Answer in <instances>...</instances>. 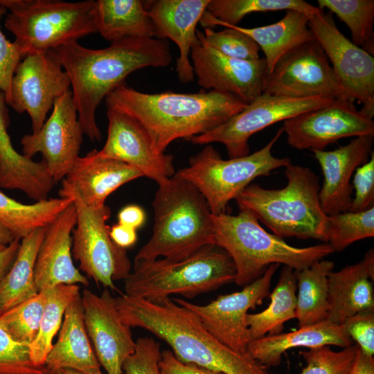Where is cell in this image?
<instances>
[{"mask_svg": "<svg viewBox=\"0 0 374 374\" xmlns=\"http://www.w3.org/2000/svg\"><path fill=\"white\" fill-rule=\"evenodd\" d=\"M145 221V213L139 205L130 204L123 207L118 214V224L134 229L140 228Z\"/></svg>", "mask_w": 374, "mask_h": 374, "instance_id": "obj_47", "label": "cell"}, {"mask_svg": "<svg viewBox=\"0 0 374 374\" xmlns=\"http://www.w3.org/2000/svg\"><path fill=\"white\" fill-rule=\"evenodd\" d=\"M328 222L327 243L334 252H340L356 241L374 236V207L330 215Z\"/></svg>", "mask_w": 374, "mask_h": 374, "instance_id": "obj_38", "label": "cell"}, {"mask_svg": "<svg viewBox=\"0 0 374 374\" xmlns=\"http://www.w3.org/2000/svg\"><path fill=\"white\" fill-rule=\"evenodd\" d=\"M319 8H327L344 22L350 30L352 42L371 46L373 37V0H318Z\"/></svg>", "mask_w": 374, "mask_h": 374, "instance_id": "obj_36", "label": "cell"}, {"mask_svg": "<svg viewBox=\"0 0 374 374\" xmlns=\"http://www.w3.org/2000/svg\"><path fill=\"white\" fill-rule=\"evenodd\" d=\"M83 134L69 89L56 100L42 127L21 138L22 154L32 159L36 154H42L55 182L62 181L80 157Z\"/></svg>", "mask_w": 374, "mask_h": 374, "instance_id": "obj_15", "label": "cell"}, {"mask_svg": "<svg viewBox=\"0 0 374 374\" xmlns=\"http://www.w3.org/2000/svg\"><path fill=\"white\" fill-rule=\"evenodd\" d=\"M72 203L71 198L60 197L26 204L0 190V222L21 240L34 229L48 226Z\"/></svg>", "mask_w": 374, "mask_h": 374, "instance_id": "obj_33", "label": "cell"}, {"mask_svg": "<svg viewBox=\"0 0 374 374\" xmlns=\"http://www.w3.org/2000/svg\"><path fill=\"white\" fill-rule=\"evenodd\" d=\"M355 196L347 211L359 212L374 207V152L367 162L354 172Z\"/></svg>", "mask_w": 374, "mask_h": 374, "instance_id": "obj_44", "label": "cell"}, {"mask_svg": "<svg viewBox=\"0 0 374 374\" xmlns=\"http://www.w3.org/2000/svg\"><path fill=\"white\" fill-rule=\"evenodd\" d=\"M251 37L265 54L268 74L276 63L287 52L303 43L315 39L308 26V17L296 10H286L278 21L255 28L224 24Z\"/></svg>", "mask_w": 374, "mask_h": 374, "instance_id": "obj_29", "label": "cell"}, {"mask_svg": "<svg viewBox=\"0 0 374 374\" xmlns=\"http://www.w3.org/2000/svg\"><path fill=\"white\" fill-rule=\"evenodd\" d=\"M15 239L12 232L0 222V244L8 246Z\"/></svg>", "mask_w": 374, "mask_h": 374, "instance_id": "obj_51", "label": "cell"}, {"mask_svg": "<svg viewBox=\"0 0 374 374\" xmlns=\"http://www.w3.org/2000/svg\"><path fill=\"white\" fill-rule=\"evenodd\" d=\"M190 56L197 84L204 90L228 93L246 104L263 93L268 75L264 58L250 61L230 57L197 37Z\"/></svg>", "mask_w": 374, "mask_h": 374, "instance_id": "obj_17", "label": "cell"}, {"mask_svg": "<svg viewBox=\"0 0 374 374\" xmlns=\"http://www.w3.org/2000/svg\"><path fill=\"white\" fill-rule=\"evenodd\" d=\"M46 227L35 229L21 239L16 258L0 282V316L39 293L34 269Z\"/></svg>", "mask_w": 374, "mask_h": 374, "instance_id": "obj_30", "label": "cell"}, {"mask_svg": "<svg viewBox=\"0 0 374 374\" xmlns=\"http://www.w3.org/2000/svg\"><path fill=\"white\" fill-rule=\"evenodd\" d=\"M44 366L47 374H59L63 369L89 374L102 373L85 328L80 293L66 309L58 339L53 344Z\"/></svg>", "mask_w": 374, "mask_h": 374, "instance_id": "obj_25", "label": "cell"}, {"mask_svg": "<svg viewBox=\"0 0 374 374\" xmlns=\"http://www.w3.org/2000/svg\"><path fill=\"white\" fill-rule=\"evenodd\" d=\"M81 298L85 328L100 366L107 374H123V364L134 351L135 341L116 298L107 288L100 295L84 289Z\"/></svg>", "mask_w": 374, "mask_h": 374, "instance_id": "obj_18", "label": "cell"}, {"mask_svg": "<svg viewBox=\"0 0 374 374\" xmlns=\"http://www.w3.org/2000/svg\"><path fill=\"white\" fill-rule=\"evenodd\" d=\"M229 255L216 244L206 246L181 259L134 260L124 279L125 294L156 302L174 294L193 298L234 281Z\"/></svg>", "mask_w": 374, "mask_h": 374, "instance_id": "obj_6", "label": "cell"}, {"mask_svg": "<svg viewBox=\"0 0 374 374\" xmlns=\"http://www.w3.org/2000/svg\"><path fill=\"white\" fill-rule=\"evenodd\" d=\"M143 177L136 168L122 161L102 157L93 150L79 157L62 183L87 206L99 208L107 197L123 184Z\"/></svg>", "mask_w": 374, "mask_h": 374, "instance_id": "obj_23", "label": "cell"}, {"mask_svg": "<svg viewBox=\"0 0 374 374\" xmlns=\"http://www.w3.org/2000/svg\"><path fill=\"white\" fill-rule=\"evenodd\" d=\"M358 349L353 344L339 351L330 346L300 350L306 366L299 374H350Z\"/></svg>", "mask_w": 374, "mask_h": 374, "instance_id": "obj_39", "label": "cell"}, {"mask_svg": "<svg viewBox=\"0 0 374 374\" xmlns=\"http://www.w3.org/2000/svg\"><path fill=\"white\" fill-rule=\"evenodd\" d=\"M283 10L299 11L308 17L321 9L302 0H210L199 23L204 28L237 26L247 15Z\"/></svg>", "mask_w": 374, "mask_h": 374, "instance_id": "obj_34", "label": "cell"}, {"mask_svg": "<svg viewBox=\"0 0 374 374\" xmlns=\"http://www.w3.org/2000/svg\"><path fill=\"white\" fill-rule=\"evenodd\" d=\"M47 290L0 316L1 326L16 341L30 345L35 339L46 302Z\"/></svg>", "mask_w": 374, "mask_h": 374, "instance_id": "obj_37", "label": "cell"}, {"mask_svg": "<svg viewBox=\"0 0 374 374\" xmlns=\"http://www.w3.org/2000/svg\"><path fill=\"white\" fill-rule=\"evenodd\" d=\"M159 369L161 374H223L194 364L184 363L170 350L161 352Z\"/></svg>", "mask_w": 374, "mask_h": 374, "instance_id": "obj_46", "label": "cell"}, {"mask_svg": "<svg viewBox=\"0 0 374 374\" xmlns=\"http://www.w3.org/2000/svg\"><path fill=\"white\" fill-rule=\"evenodd\" d=\"M70 87L69 78L53 51L29 52L15 71L8 105L19 114L26 112L36 132L56 100Z\"/></svg>", "mask_w": 374, "mask_h": 374, "instance_id": "obj_14", "label": "cell"}, {"mask_svg": "<svg viewBox=\"0 0 374 374\" xmlns=\"http://www.w3.org/2000/svg\"><path fill=\"white\" fill-rule=\"evenodd\" d=\"M0 374H47L30 358L29 345L14 339L0 326Z\"/></svg>", "mask_w": 374, "mask_h": 374, "instance_id": "obj_41", "label": "cell"}, {"mask_svg": "<svg viewBox=\"0 0 374 374\" xmlns=\"http://www.w3.org/2000/svg\"><path fill=\"white\" fill-rule=\"evenodd\" d=\"M278 264L270 265L265 273L238 292L218 296L206 305H197L183 299L172 300L193 312L206 330L217 340L239 352H247L251 341L248 311L262 303L270 294L271 280Z\"/></svg>", "mask_w": 374, "mask_h": 374, "instance_id": "obj_13", "label": "cell"}, {"mask_svg": "<svg viewBox=\"0 0 374 374\" xmlns=\"http://www.w3.org/2000/svg\"><path fill=\"white\" fill-rule=\"evenodd\" d=\"M80 294L78 285H58L47 290L46 302L41 319L38 334L29 346L34 364L44 366L52 346L53 339L62 325L66 309Z\"/></svg>", "mask_w": 374, "mask_h": 374, "instance_id": "obj_35", "label": "cell"}, {"mask_svg": "<svg viewBox=\"0 0 374 374\" xmlns=\"http://www.w3.org/2000/svg\"><path fill=\"white\" fill-rule=\"evenodd\" d=\"M335 99L327 97L292 98L262 93L239 113L218 127L188 141L193 144L222 143L229 158L249 154V138L279 121L319 109Z\"/></svg>", "mask_w": 374, "mask_h": 374, "instance_id": "obj_11", "label": "cell"}, {"mask_svg": "<svg viewBox=\"0 0 374 374\" xmlns=\"http://www.w3.org/2000/svg\"><path fill=\"white\" fill-rule=\"evenodd\" d=\"M93 17L97 33L110 44L126 38H156L144 1L97 0Z\"/></svg>", "mask_w": 374, "mask_h": 374, "instance_id": "obj_28", "label": "cell"}, {"mask_svg": "<svg viewBox=\"0 0 374 374\" xmlns=\"http://www.w3.org/2000/svg\"><path fill=\"white\" fill-rule=\"evenodd\" d=\"M77 221L73 202L46 227L35 263L34 278L38 292L58 285H89L72 260L71 233Z\"/></svg>", "mask_w": 374, "mask_h": 374, "instance_id": "obj_20", "label": "cell"}, {"mask_svg": "<svg viewBox=\"0 0 374 374\" xmlns=\"http://www.w3.org/2000/svg\"><path fill=\"white\" fill-rule=\"evenodd\" d=\"M263 93L292 98L327 97L355 101L335 75L316 39L294 48L267 75Z\"/></svg>", "mask_w": 374, "mask_h": 374, "instance_id": "obj_10", "label": "cell"}, {"mask_svg": "<svg viewBox=\"0 0 374 374\" xmlns=\"http://www.w3.org/2000/svg\"><path fill=\"white\" fill-rule=\"evenodd\" d=\"M308 26L344 89L354 100L362 104L360 112L373 119V56L341 33L330 12H325L321 10L309 16Z\"/></svg>", "mask_w": 374, "mask_h": 374, "instance_id": "obj_12", "label": "cell"}, {"mask_svg": "<svg viewBox=\"0 0 374 374\" xmlns=\"http://www.w3.org/2000/svg\"><path fill=\"white\" fill-rule=\"evenodd\" d=\"M93 0H0L8 10L5 28L26 55L48 51L97 33Z\"/></svg>", "mask_w": 374, "mask_h": 374, "instance_id": "obj_7", "label": "cell"}, {"mask_svg": "<svg viewBox=\"0 0 374 374\" xmlns=\"http://www.w3.org/2000/svg\"><path fill=\"white\" fill-rule=\"evenodd\" d=\"M60 197L72 199L77 221L72 233V257L79 269L105 288L116 290L114 281L124 280L131 272V262L125 249L116 244L107 224L111 210L87 206L78 195L62 182Z\"/></svg>", "mask_w": 374, "mask_h": 374, "instance_id": "obj_9", "label": "cell"}, {"mask_svg": "<svg viewBox=\"0 0 374 374\" xmlns=\"http://www.w3.org/2000/svg\"><path fill=\"white\" fill-rule=\"evenodd\" d=\"M210 0L144 1L154 23L156 38L170 39L179 50L176 72L179 81L188 83L195 79L190 60L191 47L197 39L196 27Z\"/></svg>", "mask_w": 374, "mask_h": 374, "instance_id": "obj_22", "label": "cell"}, {"mask_svg": "<svg viewBox=\"0 0 374 374\" xmlns=\"http://www.w3.org/2000/svg\"><path fill=\"white\" fill-rule=\"evenodd\" d=\"M105 100L107 107L135 118L158 153H164L175 140H188L218 127L247 105L232 95L213 90L147 93L125 83L110 92Z\"/></svg>", "mask_w": 374, "mask_h": 374, "instance_id": "obj_2", "label": "cell"}, {"mask_svg": "<svg viewBox=\"0 0 374 374\" xmlns=\"http://www.w3.org/2000/svg\"><path fill=\"white\" fill-rule=\"evenodd\" d=\"M283 133L280 128L260 150L246 156L223 159L208 145L189 159L187 167L175 175L193 184L204 197L213 215L226 213L229 202L256 178L291 163L287 157L272 154V148Z\"/></svg>", "mask_w": 374, "mask_h": 374, "instance_id": "obj_8", "label": "cell"}, {"mask_svg": "<svg viewBox=\"0 0 374 374\" xmlns=\"http://www.w3.org/2000/svg\"><path fill=\"white\" fill-rule=\"evenodd\" d=\"M350 374H374V357L359 348Z\"/></svg>", "mask_w": 374, "mask_h": 374, "instance_id": "obj_50", "label": "cell"}, {"mask_svg": "<svg viewBox=\"0 0 374 374\" xmlns=\"http://www.w3.org/2000/svg\"><path fill=\"white\" fill-rule=\"evenodd\" d=\"M20 240L16 238L0 251V282L12 267L20 245Z\"/></svg>", "mask_w": 374, "mask_h": 374, "instance_id": "obj_49", "label": "cell"}, {"mask_svg": "<svg viewBox=\"0 0 374 374\" xmlns=\"http://www.w3.org/2000/svg\"><path fill=\"white\" fill-rule=\"evenodd\" d=\"M52 51L69 78L78 121L92 141L102 137L96 120L102 100L132 72L166 67L172 60L168 39L158 38H126L100 49L74 42Z\"/></svg>", "mask_w": 374, "mask_h": 374, "instance_id": "obj_1", "label": "cell"}, {"mask_svg": "<svg viewBox=\"0 0 374 374\" xmlns=\"http://www.w3.org/2000/svg\"><path fill=\"white\" fill-rule=\"evenodd\" d=\"M160 344L151 337H141L135 341L134 351L124 361V374H161Z\"/></svg>", "mask_w": 374, "mask_h": 374, "instance_id": "obj_42", "label": "cell"}, {"mask_svg": "<svg viewBox=\"0 0 374 374\" xmlns=\"http://www.w3.org/2000/svg\"><path fill=\"white\" fill-rule=\"evenodd\" d=\"M296 290L295 270L283 266L278 283L269 294L268 307L262 312L248 313L247 316L251 341L280 333L285 323L296 319Z\"/></svg>", "mask_w": 374, "mask_h": 374, "instance_id": "obj_31", "label": "cell"}, {"mask_svg": "<svg viewBox=\"0 0 374 374\" xmlns=\"http://www.w3.org/2000/svg\"><path fill=\"white\" fill-rule=\"evenodd\" d=\"M107 136L99 156L125 163L157 184L175 174L173 157L157 152L144 127L133 117L107 107Z\"/></svg>", "mask_w": 374, "mask_h": 374, "instance_id": "obj_19", "label": "cell"}, {"mask_svg": "<svg viewBox=\"0 0 374 374\" xmlns=\"http://www.w3.org/2000/svg\"><path fill=\"white\" fill-rule=\"evenodd\" d=\"M109 235L116 244L125 249L133 246L137 240L136 229L120 224L109 228Z\"/></svg>", "mask_w": 374, "mask_h": 374, "instance_id": "obj_48", "label": "cell"}, {"mask_svg": "<svg viewBox=\"0 0 374 374\" xmlns=\"http://www.w3.org/2000/svg\"><path fill=\"white\" fill-rule=\"evenodd\" d=\"M213 222L215 244L232 259L235 268L234 282L240 287L260 278L271 264L301 271L334 253L328 243L306 247L289 244L263 229L247 209H240L235 215H213Z\"/></svg>", "mask_w": 374, "mask_h": 374, "instance_id": "obj_5", "label": "cell"}, {"mask_svg": "<svg viewBox=\"0 0 374 374\" xmlns=\"http://www.w3.org/2000/svg\"><path fill=\"white\" fill-rule=\"evenodd\" d=\"M373 137H355L348 144L331 151L314 150L323 174L319 198L328 216L347 211L352 202L350 179L356 169L368 161Z\"/></svg>", "mask_w": 374, "mask_h": 374, "instance_id": "obj_21", "label": "cell"}, {"mask_svg": "<svg viewBox=\"0 0 374 374\" xmlns=\"http://www.w3.org/2000/svg\"><path fill=\"white\" fill-rule=\"evenodd\" d=\"M353 341L365 354L374 355V310L364 311L349 317L343 324Z\"/></svg>", "mask_w": 374, "mask_h": 374, "instance_id": "obj_45", "label": "cell"}, {"mask_svg": "<svg viewBox=\"0 0 374 374\" xmlns=\"http://www.w3.org/2000/svg\"><path fill=\"white\" fill-rule=\"evenodd\" d=\"M287 184L267 189L250 184L235 199L240 210L251 211L275 235L314 239L327 243L328 216L319 202V177L310 168L289 163L285 167Z\"/></svg>", "mask_w": 374, "mask_h": 374, "instance_id": "obj_4", "label": "cell"}, {"mask_svg": "<svg viewBox=\"0 0 374 374\" xmlns=\"http://www.w3.org/2000/svg\"><path fill=\"white\" fill-rule=\"evenodd\" d=\"M374 249H369L361 260L328 276L327 320L343 325L361 312L374 310Z\"/></svg>", "mask_w": 374, "mask_h": 374, "instance_id": "obj_24", "label": "cell"}, {"mask_svg": "<svg viewBox=\"0 0 374 374\" xmlns=\"http://www.w3.org/2000/svg\"><path fill=\"white\" fill-rule=\"evenodd\" d=\"M6 247V246L0 244V251H3Z\"/></svg>", "mask_w": 374, "mask_h": 374, "instance_id": "obj_53", "label": "cell"}, {"mask_svg": "<svg viewBox=\"0 0 374 374\" xmlns=\"http://www.w3.org/2000/svg\"><path fill=\"white\" fill-rule=\"evenodd\" d=\"M354 102L335 99L327 106L285 120L282 127L287 143L297 150H323L343 138L374 136L373 119L357 110Z\"/></svg>", "mask_w": 374, "mask_h": 374, "instance_id": "obj_16", "label": "cell"}, {"mask_svg": "<svg viewBox=\"0 0 374 374\" xmlns=\"http://www.w3.org/2000/svg\"><path fill=\"white\" fill-rule=\"evenodd\" d=\"M6 13V9L0 6V21ZM24 56L18 45L6 37L0 26V90L5 95L7 105L10 100L11 83L15 71Z\"/></svg>", "mask_w": 374, "mask_h": 374, "instance_id": "obj_43", "label": "cell"}, {"mask_svg": "<svg viewBox=\"0 0 374 374\" xmlns=\"http://www.w3.org/2000/svg\"><path fill=\"white\" fill-rule=\"evenodd\" d=\"M148 241L134 260L181 259L215 244L213 215L202 194L175 174L158 184Z\"/></svg>", "mask_w": 374, "mask_h": 374, "instance_id": "obj_3", "label": "cell"}, {"mask_svg": "<svg viewBox=\"0 0 374 374\" xmlns=\"http://www.w3.org/2000/svg\"><path fill=\"white\" fill-rule=\"evenodd\" d=\"M196 35L199 40L228 57L250 61L260 58V48L256 42L233 28L227 27L221 31L205 28L203 32L197 30Z\"/></svg>", "mask_w": 374, "mask_h": 374, "instance_id": "obj_40", "label": "cell"}, {"mask_svg": "<svg viewBox=\"0 0 374 374\" xmlns=\"http://www.w3.org/2000/svg\"><path fill=\"white\" fill-rule=\"evenodd\" d=\"M353 344L343 325L328 320L299 327L290 332L267 335L251 340L247 352L261 364L269 368L278 366L283 355L293 348H314L324 346L345 348Z\"/></svg>", "mask_w": 374, "mask_h": 374, "instance_id": "obj_27", "label": "cell"}, {"mask_svg": "<svg viewBox=\"0 0 374 374\" xmlns=\"http://www.w3.org/2000/svg\"><path fill=\"white\" fill-rule=\"evenodd\" d=\"M335 263L321 259L301 271H295L298 294L296 319L298 326L312 325L327 320L328 276Z\"/></svg>", "mask_w": 374, "mask_h": 374, "instance_id": "obj_32", "label": "cell"}, {"mask_svg": "<svg viewBox=\"0 0 374 374\" xmlns=\"http://www.w3.org/2000/svg\"><path fill=\"white\" fill-rule=\"evenodd\" d=\"M59 374H89V373H84L72 370V369H63L60 371ZM100 374H103V373H100Z\"/></svg>", "mask_w": 374, "mask_h": 374, "instance_id": "obj_52", "label": "cell"}, {"mask_svg": "<svg viewBox=\"0 0 374 374\" xmlns=\"http://www.w3.org/2000/svg\"><path fill=\"white\" fill-rule=\"evenodd\" d=\"M9 112L0 90V187L15 189L39 202L48 199L55 182L42 160L35 162L15 150L8 132Z\"/></svg>", "mask_w": 374, "mask_h": 374, "instance_id": "obj_26", "label": "cell"}]
</instances>
